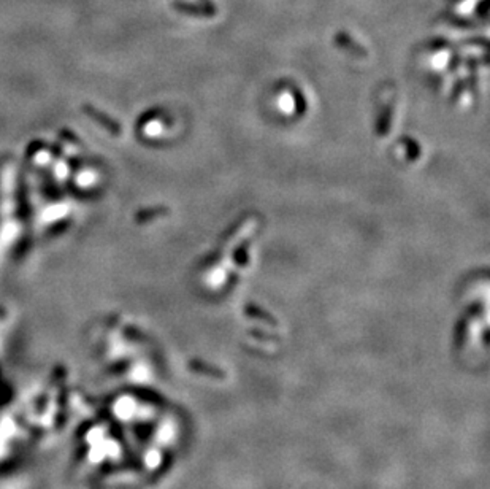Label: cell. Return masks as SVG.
Listing matches in <instances>:
<instances>
[{"label":"cell","mask_w":490,"mask_h":489,"mask_svg":"<svg viewBox=\"0 0 490 489\" xmlns=\"http://www.w3.org/2000/svg\"><path fill=\"white\" fill-rule=\"evenodd\" d=\"M392 110H393V105H389L384 113H382L380 122H378V134H380V137H384L389 132V127H391V121H392Z\"/></svg>","instance_id":"6da1fadb"},{"label":"cell","mask_w":490,"mask_h":489,"mask_svg":"<svg viewBox=\"0 0 490 489\" xmlns=\"http://www.w3.org/2000/svg\"><path fill=\"white\" fill-rule=\"evenodd\" d=\"M246 248L248 243H244L242 248L235 251V262L239 265H246L248 264V256H246Z\"/></svg>","instance_id":"7a4b0ae2"},{"label":"cell","mask_w":490,"mask_h":489,"mask_svg":"<svg viewBox=\"0 0 490 489\" xmlns=\"http://www.w3.org/2000/svg\"><path fill=\"white\" fill-rule=\"evenodd\" d=\"M246 311L248 313H251V315H257V316H260V318H262V320H265V321H268V323H271V324H273L275 321L273 320H271V318L267 315V313H265V311H257V310H255V308H254V305H248V308H246Z\"/></svg>","instance_id":"3957f363"}]
</instances>
